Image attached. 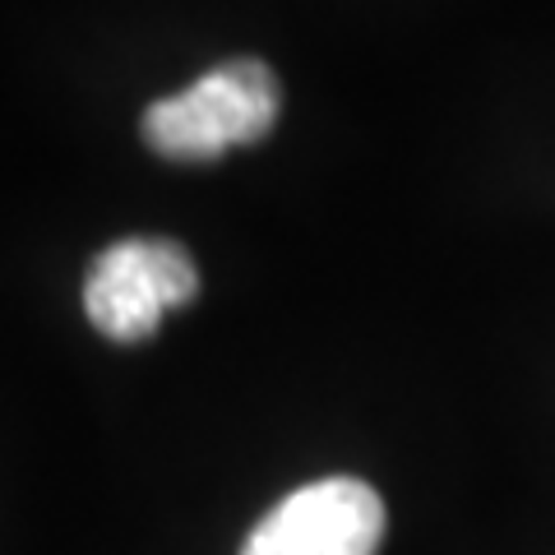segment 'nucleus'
<instances>
[{"instance_id": "obj_2", "label": "nucleus", "mask_w": 555, "mask_h": 555, "mask_svg": "<svg viewBox=\"0 0 555 555\" xmlns=\"http://www.w3.org/2000/svg\"><path fill=\"white\" fill-rule=\"evenodd\" d=\"M199 292V269L185 246L163 236L112 241L83 278L89 324L112 343H144L167 310L190 306Z\"/></svg>"}, {"instance_id": "obj_1", "label": "nucleus", "mask_w": 555, "mask_h": 555, "mask_svg": "<svg viewBox=\"0 0 555 555\" xmlns=\"http://www.w3.org/2000/svg\"><path fill=\"white\" fill-rule=\"evenodd\" d=\"M283 116V83L259 56H228L190 89L158 98L139 116L144 144L171 163H218L259 144Z\"/></svg>"}, {"instance_id": "obj_3", "label": "nucleus", "mask_w": 555, "mask_h": 555, "mask_svg": "<svg viewBox=\"0 0 555 555\" xmlns=\"http://www.w3.org/2000/svg\"><path fill=\"white\" fill-rule=\"evenodd\" d=\"M385 542V500L357 477H324L259 518L241 555H375Z\"/></svg>"}]
</instances>
